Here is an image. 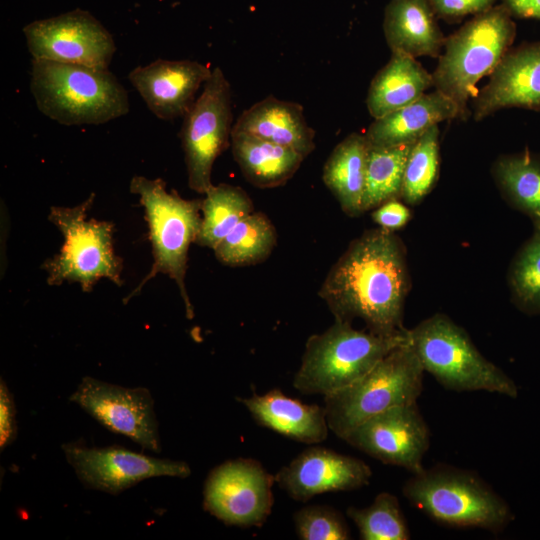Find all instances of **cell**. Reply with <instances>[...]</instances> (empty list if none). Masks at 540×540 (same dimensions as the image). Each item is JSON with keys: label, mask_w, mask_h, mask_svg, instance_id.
Returning <instances> with one entry per match:
<instances>
[{"label": "cell", "mask_w": 540, "mask_h": 540, "mask_svg": "<svg viewBox=\"0 0 540 540\" xmlns=\"http://www.w3.org/2000/svg\"><path fill=\"white\" fill-rule=\"evenodd\" d=\"M411 287L406 249L393 231L376 228L354 239L330 268L318 295L337 321L364 322L383 336L404 332Z\"/></svg>", "instance_id": "cell-1"}, {"label": "cell", "mask_w": 540, "mask_h": 540, "mask_svg": "<svg viewBox=\"0 0 540 540\" xmlns=\"http://www.w3.org/2000/svg\"><path fill=\"white\" fill-rule=\"evenodd\" d=\"M30 90L39 111L66 126L104 124L130 109L126 89L109 69L33 59Z\"/></svg>", "instance_id": "cell-2"}, {"label": "cell", "mask_w": 540, "mask_h": 540, "mask_svg": "<svg viewBox=\"0 0 540 540\" xmlns=\"http://www.w3.org/2000/svg\"><path fill=\"white\" fill-rule=\"evenodd\" d=\"M402 493L430 519L450 527L499 533L514 520L509 504L477 473L446 464L412 474Z\"/></svg>", "instance_id": "cell-3"}, {"label": "cell", "mask_w": 540, "mask_h": 540, "mask_svg": "<svg viewBox=\"0 0 540 540\" xmlns=\"http://www.w3.org/2000/svg\"><path fill=\"white\" fill-rule=\"evenodd\" d=\"M515 37L516 23L502 4L473 16L446 37L432 73L433 86L457 105L461 120L471 115L468 101L477 83L493 72Z\"/></svg>", "instance_id": "cell-4"}, {"label": "cell", "mask_w": 540, "mask_h": 540, "mask_svg": "<svg viewBox=\"0 0 540 540\" xmlns=\"http://www.w3.org/2000/svg\"><path fill=\"white\" fill-rule=\"evenodd\" d=\"M408 341V329L383 336L335 320L327 330L307 339L292 385L304 395L325 397L363 377L383 357Z\"/></svg>", "instance_id": "cell-5"}, {"label": "cell", "mask_w": 540, "mask_h": 540, "mask_svg": "<svg viewBox=\"0 0 540 540\" xmlns=\"http://www.w3.org/2000/svg\"><path fill=\"white\" fill-rule=\"evenodd\" d=\"M410 343L425 372L456 392L487 391L517 398L516 383L476 348L451 318L436 313L408 329Z\"/></svg>", "instance_id": "cell-6"}, {"label": "cell", "mask_w": 540, "mask_h": 540, "mask_svg": "<svg viewBox=\"0 0 540 540\" xmlns=\"http://www.w3.org/2000/svg\"><path fill=\"white\" fill-rule=\"evenodd\" d=\"M130 191L139 196L145 210L152 244L153 265L138 286L123 300L139 294L144 285L162 273L173 279L180 291L186 316L192 319L193 307L185 287L188 251L201 226L202 200H187L175 191L168 192L160 178L134 176Z\"/></svg>", "instance_id": "cell-7"}, {"label": "cell", "mask_w": 540, "mask_h": 540, "mask_svg": "<svg viewBox=\"0 0 540 540\" xmlns=\"http://www.w3.org/2000/svg\"><path fill=\"white\" fill-rule=\"evenodd\" d=\"M424 372L409 338L363 377L324 397L330 431L343 440L370 417L395 406L417 402L423 391Z\"/></svg>", "instance_id": "cell-8"}, {"label": "cell", "mask_w": 540, "mask_h": 540, "mask_svg": "<svg viewBox=\"0 0 540 540\" xmlns=\"http://www.w3.org/2000/svg\"><path fill=\"white\" fill-rule=\"evenodd\" d=\"M94 200L91 193L77 206L50 208L48 218L64 238L60 252L43 263L50 286L77 282L83 292H91L102 278L123 284V261L113 248L114 224L86 219Z\"/></svg>", "instance_id": "cell-9"}, {"label": "cell", "mask_w": 540, "mask_h": 540, "mask_svg": "<svg viewBox=\"0 0 540 540\" xmlns=\"http://www.w3.org/2000/svg\"><path fill=\"white\" fill-rule=\"evenodd\" d=\"M232 121L231 85L221 68L216 67L183 117L179 133L188 186L193 191L205 194L213 185L214 162L231 145Z\"/></svg>", "instance_id": "cell-10"}, {"label": "cell", "mask_w": 540, "mask_h": 540, "mask_svg": "<svg viewBox=\"0 0 540 540\" xmlns=\"http://www.w3.org/2000/svg\"><path fill=\"white\" fill-rule=\"evenodd\" d=\"M275 476L252 458L216 466L204 483L203 508L226 525L260 527L271 514Z\"/></svg>", "instance_id": "cell-11"}, {"label": "cell", "mask_w": 540, "mask_h": 540, "mask_svg": "<svg viewBox=\"0 0 540 540\" xmlns=\"http://www.w3.org/2000/svg\"><path fill=\"white\" fill-rule=\"evenodd\" d=\"M33 59L108 69L116 52L111 33L88 11L75 9L23 28Z\"/></svg>", "instance_id": "cell-12"}, {"label": "cell", "mask_w": 540, "mask_h": 540, "mask_svg": "<svg viewBox=\"0 0 540 540\" xmlns=\"http://www.w3.org/2000/svg\"><path fill=\"white\" fill-rule=\"evenodd\" d=\"M69 401L111 432L130 438L143 449L161 451L154 400L148 389L126 388L86 376Z\"/></svg>", "instance_id": "cell-13"}, {"label": "cell", "mask_w": 540, "mask_h": 540, "mask_svg": "<svg viewBox=\"0 0 540 540\" xmlns=\"http://www.w3.org/2000/svg\"><path fill=\"white\" fill-rule=\"evenodd\" d=\"M62 450L84 486L112 495L151 477L186 478L191 474L186 462L155 458L119 446L98 448L71 442L63 444Z\"/></svg>", "instance_id": "cell-14"}, {"label": "cell", "mask_w": 540, "mask_h": 540, "mask_svg": "<svg viewBox=\"0 0 540 540\" xmlns=\"http://www.w3.org/2000/svg\"><path fill=\"white\" fill-rule=\"evenodd\" d=\"M349 445L384 464L402 467L412 474L424 469L430 446V430L417 402L380 412L352 429L343 439Z\"/></svg>", "instance_id": "cell-15"}, {"label": "cell", "mask_w": 540, "mask_h": 540, "mask_svg": "<svg viewBox=\"0 0 540 540\" xmlns=\"http://www.w3.org/2000/svg\"><path fill=\"white\" fill-rule=\"evenodd\" d=\"M371 468L361 459L311 446L275 475V482L292 499L306 502L327 492L351 491L369 484Z\"/></svg>", "instance_id": "cell-16"}, {"label": "cell", "mask_w": 540, "mask_h": 540, "mask_svg": "<svg viewBox=\"0 0 540 540\" xmlns=\"http://www.w3.org/2000/svg\"><path fill=\"white\" fill-rule=\"evenodd\" d=\"M472 98V117L481 121L506 108L540 111V41L511 47Z\"/></svg>", "instance_id": "cell-17"}, {"label": "cell", "mask_w": 540, "mask_h": 540, "mask_svg": "<svg viewBox=\"0 0 540 540\" xmlns=\"http://www.w3.org/2000/svg\"><path fill=\"white\" fill-rule=\"evenodd\" d=\"M212 70L198 61L157 59L134 68L128 79L157 118L173 120L189 111Z\"/></svg>", "instance_id": "cell-18"}, {"label": "cell", "mask_w": 540, "mask_h": 540, "mask_svg": "<svg viewBox=\"0 0 540 540\" xmlns=\"http://www.w3.org/2000/svg\"><path fill=\"white\" fill-rule=\"evenodd\" d=\"M260 426L308 445L323 442L329 426L324 406L305 404L279 388L240 399Z\"/></svg>", "instance_id": "cell-19"}, {"label": "cell", "mask_w": 540, "mask_h": 540, "mask_svg": "<svg viewBox=\"0 0 540 540\" xmlns=\"http://www.w3.org/2000/svg\"><path fill=\"white\" fill-rule=\"evenodd\" d=\"M232 131L246 133L301 154L315 149V131L305 119L302 105L268 96L244 110Z\"/></svg>", "instance_id": "cell-20"}, {"label": "cell", "mask_w": 540, "mask_h": 540, "mask_svg": "<svg viewBox=\"0 0 540 540\" xmlns=\"http://www.w3.org/2000/svg\"><path fill=\"white\" fill-rule=\"evenodd\" d=\"M437 20L429 0H390L383 32L391 52L439 58L446 37Z\"/></svg>", "instance_id": "cell-21"}, {"label": "cell", "mask_w": 540, "mask_h": 540, "mask_svg": "<svg viewBox=\"0 0 540 540\" xmlns=\"http://www.w3.org/2000/svg\"><path fill=\"white\" fill-rule=\"evenodd\" d=\"M459 118L457 105L438 90L374 119L364 133L369 147L388 148L415 143L429 128Z\"/></svg>", "instance_id": "cell-22"}, {"label": "cell", "mask_w": 540, "mask_h": 540, "mask_svg": "<svg viewBox=\"0 0 540 540\" xmlns=\"http://www.w3.org/2000/svg\"><path fill=\"white\" fill-rule=\"evenodd\" d=\"M432 86V74L416 58L391 52L389 61L371 80L366 106L377 119L413 103Z\"/></svg>", "instance_id": "cell-23"}, {"label": "cell", "mask_w": 540, "mask_h": 540, "mask_svg": "<svg viewBox=\"0 0 540 540\" xmlns=\"http://www.w3.org/2000/svg\"><path fill=\"white\" fill-rule=\"evenodd\" d=\"M231 147L247 181L263 189L285 184L304 160L293 149L236 131L231 133Z\"/></svg>", "instance_id": "cell-24"}, {"label": "cell", "mask_w": 540, "mask_h": 540, "mask_svg": "<svg viewBox=\"0 0 540 540\" xmlns=\"http://www.w3.org/2000/svg\"><path fill=\"white\" fill-rule=\"evenodd\" d=\"M368 151L365 135L351 133L334 147L323 167L324 184L350 217L364 213L362 199Z\"/></svg>", "instance_id": "cell-25"}, {"label": "cell", "mask_w": 540, "mask_h": 540, "mask_svg": "<svg viewBox=\"0 0 540 540\" xmlns=\"http://www.w3.org/2000/svg\"><path fill=\"white\" fill-rule=\"evenodd\" d=\"M491 174L510 207L540 222V153L524 150L504 154L492 164Z\"/></svg>", "instance_id": "cell-26"}, {"label": "cell", "mask_w": 540, "mask_h": 540, "mask_svg": "<svg viewBox=\"0 0 540 540\" xmlns=\"http://www.w3.org/2000/svg\"><path fill=\"white\" fill-rule=\"evenodd\" d=\"M201 204V226L194 243L214 249L247 215L254 211L249 195L239 186L212 185Z\"/></svg>", "instance_id": "cell-27"}, {"label": "cell", "mask_w": 540, "mask_h": 540, "mask_svg": "<svg viewBox=\"0 0 540 540\" xmlns=\"http://www.w3.org/2000/svg\"><path fill=\"white\" fill-rule=\"evenodd\" d=\"M277 242L275 227L261 212L244 217L213 249L217 260L230 267L255 265L266 260Z\"/></svg>", "instance_id": "cell-28"}, {"label": "cell", "mask_w": 540, "mask_h": 540, "mask_svg": "<svg viewBox=\"0 0 540 540\" xmlns=\"http://www.w3.org/2000/svg\"><path fill=\"white\" fill-rule=\"evenodd\" d=\"M413 144L388 148L369 147L363 212L373 210L386 201L400 199L404 169Z\"/></svg>", "instance_id": "cell-29"}, {"label": "cell", "mask_w": 540, "mask_h": 540, "mask_svg": "<svg viewBox=\"0 0 540 540\" xmlns=\"http://www.w3.org/2000/svg\"><path fill=\"white\" fill-rule=\"evenodd\" d=\"M440 130L429 128L412 146L404 169L400 200L419 204L435 186L440 169Z\"/></svg>", "instance_id": "cell-30"}, {"label": "cell", "mask_w": 540, "mask_h": 540, "mask_svg": "<svg viewBox=\"0 0 540 540\" xmlns=\"http://www.w3.org/2000/svg\"><path fill=\"white\" fill-rule=\"evenodd\" d=\"M514 256L508 285L514 305L528 315H540V222Z\"/></svg>", "instance_id": "cell-31"}, {"label": "cell", "mask_w": 540, "mask_h": 540, "mask_svg": "<svg viewBox=\"0 0 540 540\" xmlns=\"http://www.w3.org/2000/svg\"><path fill=\"white\" fill-rule=\"evenodd\" d=\"M346 514L363 540L410 539L406 519L394 494L381 492L368 507H348Z\"/></svg>", "instance_id": "cell-32"}, {"label": "cell", "mask_w": 540, "mask_h": 540, "mask_svg": "<svg viewBox=\"0 0 540 540\" xmlns=\"http://www.w3.org/2000/svg\"><path fill=\"white\" fill-rule=\"evenodd\" d=\"M295 531L301 540H348V524L338 510L327 505H307L293 515Z\"/></svg>", "instance_id": "cell-33"}, {"label": "cell", "mask_w": 540, "mask_h": 540, "mask_svg": "<svg viewBox=\"0 0 540 540\" xmlns=\"http://www.w3.org/2000/svg\"><path fill=\"white\" fill-rule=\"evenodd\" d=\"M498 0H429L438 19L447 23L461 22L467 16H476L496 5Z\"/></svg>", "instance_id": "cell-34"}, {"label": "cell", "mask_w": 540, "mask_h": 540, "mask_svg": "<svg viewBox=\"0 0 540 540\" xmlns=\"http://www.w3.org/2000/svg\"><path fill=\"white\" fill-rule=\"evenodd\" d=\"M371 217L379 227L394 232L408 223L411 211L400 199H392L373 209Z\"/></svg>", "instance_id": "cell-35"}, {"label": "cell", "mask_w": 540, "mask_h": 540, "mask_svg": "<svg viewBox=\"0 0 540 540\" xmlns=\"http://www.w3.org/2000/svg\"><path fill=\"white\" fill-rule=\"evenodd\" d=\"M17 435L16 409L6 382L0 380V448L10 445Z\"/></svg>", "instance_id": "cell-36"}, {"label": "cell", "mask_w": 540, "mask_h": 540, "mask_svg": "<svg viewBox=\"0 0 540 540\" xmlns=\"http://www.w3.org/2000/svg\"><path fill=\"white\" fill-rule=\"evenodd\" d=\"M501 4L513 18L540 20V0H501Z\"/></svg>", "instance_id": "cell-37"}]
</instances>
